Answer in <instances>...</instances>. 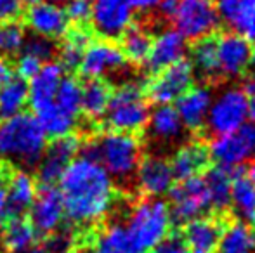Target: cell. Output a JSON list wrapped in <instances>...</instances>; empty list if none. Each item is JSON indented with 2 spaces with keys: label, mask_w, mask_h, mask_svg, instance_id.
<instances>
[{
  "label": "cell",
  "mask_w": 255,
  "mask_h": 253,
  "mask_svg": "<svg viewBox=\"0 0 255 253\" xmlns=\"http://www.w3.org/2000/svg\"><path fill=\"white\" fill-rule=\"evenodd\" d=\"M125 226L142 252L151 250L170 233L172 219L168 205L163 199L144 196L132 206Z\"/></svg>",
  "instance_id": "obj_5"
},
{
  "label": "cell",
  "mask_w": 255,
  "mask_h": 253,
  "mask_svg": "<svg viewBox=\"0 0 255 253\" xmlns=\"http://www.w3.org/2000/svg\"><path fill=\"white\" fill-rule=\"evenodd\" d=\"M215 253H255V227L240 220L226 224Z\"/></svg>",
  "instance_id": "obj_31"
},
{
  "label": "cell",
  "mask_w": 255,
  "mask_h": 253,
  "mask_svg": "<svg viewBox=\"0 0 255 253\" xmlns=\"http://www.w3.org/2000/svg\"><path fill=\"white\" fill-rule=\"evenodd\" d=\"M120 40H122L120 49L127 61L134 64H144L153 44L151 31L148 30L146 24L132 23L127 28V31L120 37Z\"/></svg>",
  "instance_id": "obj_33"
},
{
  "label": "cell",
  "mask_w": 255,
  "mask_h": 253,
  "mask_svg": "<svg viewBox=\"0 0 255 253\" xmlns=\"http://www.w3.org/2000/svg\"><path fill=\"white\" fill-rule=\"evenodd\" d=\"M21 52L33 56V58H37L40 63H49L54 56H56V45H54V42L49 40V38L33 35V37L24 40Z\"/></svg>",
  "instance_id": "obj_39"
},
{
  "label": "cell",
  "mask_w": 255,
  "mask_h": 253,
  "mask_svg": "<svg viewBox=\"0 0 255 253\" xmlns=\"http://www.w3.org/2000/svg\"><path fill=\"white\" fill-rule=\"evenodd\" d=\"M28 212H30V222L37 234H44V236L56 233L63 220L66 219L61 192L54 186L42 187V191L37 192V198Z\"/></svg>",
  "instance_id": "obj_16"
},
{
  "label": "cell",
  "mask_w": 255,
  "mask_h": 253,
  "mask_svg": "<svg viewBox=\"0 0 255 253\" xmlns=\"http://www.w3.org/2000/svg\"><path fill=\"white\" fill-rule=\"evenodd\" d=\"M249 116L254 120V123H255V95L252 97V101L249 102Z\"/></svg>",
  "instance_id": "obj_49"
},
{
  "label": "cell",
  "mask_w": 255,
  "mask_h": 253,
  "mask_svg": "<svg viewBox=\"0 0 255 253\" xmlns=\"http://www.w3.org/2000/svg\"><path fill=\"white\" fill-rule=\"evenodd\" d=\"M252 63L255 64V51H254V58H252Z\"/></svg>",
  "instance_id": "obj_53"
},
{
  "label": "cell",
  "mask_w": 255,
  "mask_h": 253,
  "mask_svg": "<svg viewBox=\"0 0 255 253\" xmlns=\"http://www.w3.org/2000/svg\"><path fill=\"white\" fill-rule=\"evenodd\" d=\"M186 40L177 30H163L153 40L149 54L144 61L148 73H158L170 64L184 59Z\"/></svg>",
  "instance_id": "obj_21"
},
{
  "label": "cell",
  "mask_w": 255,
  "mask_h": 253,
  "mask_svg": "<svg viewBox=\"0 0 255 253\" xmlns=\"http://www.w3.org/2000/svg\"><path fill=\"white\" fill-rule=\"evenodd\" d=\"M24 40H26V35H24L23 26L17 24L16 21L0 24V52L16 54L23 49Z\"/></svg>",
  "instance_id": "obj_38"
},
{
  "label": "cell",
  "mask_w": 255,
  "mask_h": 253,
  "mask_svg": "<svg viewBox=\"0 0 255 253\" xmlns=\"http://www.w3.org/2000/svg\"><path fill=\"white\" fill-rule=\"evenodd\" d=\"M247 177H249V179L252 180V182H255V162L249 167V172H247Z\"/></svg>",
  "instance_id": "obj_50"
},
{
  "label": "cell",
  "mask_w": 255,
  "mask_h": 253,
  "mask_svg": "<svg viewBox=\"0 0 255 253\" xmlns=\"http://www.w3.org/2000/svg\"><path fill=\"white\" fill-rule=\"evenodd\" d=\"M219 70L224 80L242 77L252 64L254 47L252 42L238 33H215Z\"/></svg>",
  "instance_id": "obj_14"
},
{
  "label": "cell",
  "mask_w": 255,
  "mask_h": 253,
  "mask_svg": "<svg viewBox=\"0 0 255 253\" xmlns=\"http://www.w3.org/2000/svg\"><path fill=\"white\" fill-rule=\"evenodd\" d=\"M151 253H189L181 233H168L160 243L151 248Z\"/></svg>",
  "instance_id": "obj_42"
},
{
  "label": "cell",
  "mask_w": 255,
  "mask_h": 253,
  "mask_svg": "<svg viewBox=\"0 0 255 253\" xmlns=\"http://www.w3.org/2000/svg\"><path fill=\"white\" fill-rule=\"evenodd\" d=\"M47 139L35 115L23 111L9 118H2L0 158L21 167H35L47 148Z\"/></svg>",
  "instance_id": "obj_3"
},
{
  "label": "cell",
  "mask_w": 255,
  "mask_h": 253,
  "mask_svg": "<svg viewBox=\"0 0 255 253\" xmlns=\"http://www.w3.org/2000/svg\"><path fill=\"white\" fill-rule=\"evenodd\" d=\"M212 106V92L208 85H200V87H191L177 99V111L182 125L188 130L200 132L205 128L207 116Z\"/></svg>",
  "instance_id": "obj_20"
},
{
  "label": "cell",
  "mask_w": 255,
  "mask_h": 253,
  "mask_svg": "<svg viewBox=\"0 0 255 253\" xmlns=\"http://www.w3.org/2000/svg\"><path fill=\"white\" fill-rule=\"evenodd\" d=\"M45 253H75L77 248V240L70 231H59L49 234L47 240H45Z\"/></svg>",
  "instance_id": "obj_40"
},
{
  "label": "cell",
  "mask_w": 255,
  "mask_h": 253,
  "mask_svg": "<svg viewBox=\"0 0 255 253\" xmlns=\"http://www.w3.org/2000/svg\"><path fill=\"white\" fill-rule=\"evenodd\" d=\"M191 66L193 73L202 80L203 85H217L224 82L219 70L217 49H215V33L210 37H205L202 40H196L193 44L191 51Z\"/></svg>",
  "instance_id": "obj_26"
},
{
  "label": "cell",
  "mask_w": 255,
  "mask_h": 253,
  "mask_svg": "<svg viewBox=\"0 0 255 253\" xmlns=\"http://www.w3.org/2000/svg\"><path fill=\"white\" fill-rule=\"evenodd\" d=\"M254 151H255V149H254Z\"/></svg>",
  "instance_id": "obj_54"
},
{
  "label": "cell",
  "mask_w": 255,
  "mask_h": 253,
  "mask_svg": "<svg viewBox=\"0 0 255 253\" xmlns=\"http://www.w3.org/2000/svg\"><path fill=\"white\" fill-rule=\"evenodd\" d=\"M195 73H193L191 61L181 59V61L170 64L165 70L154 73L153 78L144 87V94L148 101L156 104H170L177 101L188 88L193 87Z\"/></svg>",
  "instance_id": "obj_9"
},
{
  "label": "cell",
  "mask_w": 255,
  "mask_h": 253,
  "mask_svg": "<svg viewBox=\"0 0 255 253\" xmlns=\"http://www.w3.org/2000/svg\"><path fill=\"white\" fill-rule=\"evenodd\" d=\"M23 12V0H0V23H12Z\"/></svg>",
  "instance_id": "obj_44"
},
{
  "label": "cell",
  "mask_w": 255,
  "mask_h": 253,
  "mask_svg": "<svg viewBox=\"0 0 255 253\" xmlns=\"http://www.w3.org/2000/svg\"><path fill=\"white\" fill-rule=\"evenodd\" d=\"M146 128H148L149 137L156 144L163 146H175L179 142H182L186 130L175 108L168 104H160L154 111L149 113Z\"/></svg>",
  "instance_id": "obj_24"
},
{
  "label": "cell",
  "mask_w": 255,
  "mask_h": 253,
  "mask_svg": "<svg viewBox=\"0 0 255 253\" xmlns=\"http://www.w3.org/2000/svg\"><path fill=\"white\" fill-rule=\"evenodd\" d=\"M226 226L224 215H205L184 224L182 238L189 253H215Z\"/></svg>",
  "instance_id": "obj_18"
},
{
  "label": "cell",
  "mask_w": 255,
  "mask_h": 253,
  "mask_svg": "<svg viewBox=\"0 0 255 253\" xmlns=\"http://www.w3.org/2000/svg\"><path fill=\"white\" fill-rule=\"evenodd\" d=\"M219 21L247 40H255V0H215Z\"/></svg>",
  "instance_id": "obj_23"
},
{
  "label": "cell",
  "mask_w": 255,
  "mask_h": 253,
  "mask_svg": "<svg viewBox=\"0 0 255 253\" xmlns=\"http://www.w3.org/2000/svg\"><path fill=\"white\" fill-rule=\"evenodd\" d=\"M231 206L240 222L255 227V182L247 177L245 169L242 167L233 175Z\"/></svg>",
  "instance_id": "obj_27"
},
{
  "label": "cell",
  "mask_w": 255,
  "mask_h": 253,
  "mask_svg": "<svg viewBox=\"0 0 255 253\" xmlns=\"http://www.w3.org/2000/svg\"><path fill=\"white\" fill-rule=\"evenodd\" d=\"M249 95L242 88H228L210 106L207 116V130L214 137L238 130L249 118Z\"/></svg>",
  "instance_id": "obj_8"
},
{
  "label": "cell",
  "mask_w": 255,
  "mask_h": 253,
  "mask_svg": "<svg viewBox=\"0 0 255 253\" xmlns=\"http://www.w3.org/2000/svg\"><path fill=\"white\" fill-rule=\"evenodd\" d=\"M37 238L35 227L23 217H9L2 231V245L10 253H23L33 248Z\"/></svg>",
  "instance_id": "obj_32"
},
{
  "label": "cell",
  "mask_w": 255,
  "mask_h": 253,
  "mask_svg": "<svg viewBox=\"0 0 255 253\" xmlns=\"http://www.w3.org/2000/svg\"><path fill=\"white\" fill-rule=\"evenodd\" d=\"M89 21L103 40H117L134 21V9L127 0H92Z\"/></svg>",
  "instance_id": "obj_11"
},
{
  "label": "cell",
  "mask_w": 255,
  "mask_h": 253,
  "mask_svg": "<svg viewBox=\"0 0 255 253\" xmlns=\"http://www.w3.org/2000/svg\"><path fill=\"white\" fill-rule=\"evenodd\" d=\"M37 120L40 123L42 130L45 132V135L52 139L73 134L75 127H77V116L63 111L56 104H51L49 108L38 111Z\"/></svg>",
  "instance_id": "obj_36"
},
{
  "label": "cell",
  "mask_w": 255,
  "mask_h": 253,
  "mask_svg": "<svg viewBox=\"0 0 255 253\" xmlns=\"http://www.w3.org/2000/svg\"><path fill=\"white\" fill-rule=\"evenodd\" d=\"M177 5H179V0H160L156 9H158V14H160L161 19H172Z\"/></svg>",
  "instance_id": "obj_45"
},
{
  "label": "cell",
  "mask_w": 255,
  "mask_h": 253,
  "mask_svg": "<svg viewBox=\"0 0 255 253\" xmlns=\"http://www.w3.org/2000/svg\"><path fill=\"white\" fill-rule=\"evenodd\" d=\"M172 21L175 30L184 37V40L189 42L214 35L221 23L215 9V0H179Z\"/></svg>",
  "instance_id": "obj_7"
},
{
  "label": "cell",
  "mask_w": 255,
  "mask_h": 253,
  "mask_svg": "<svg viewBox=\"0 0 255 253\" xmlns=\"http://www.w3.org/2000/svg\"><path fill=\"white\" fill-rule=\"evenodd\" d=\"M127 59L122 52L120 45L111 40H94L84 51L82 61L78 64L82 77L87 80L91 78H106L125 70Z\"/></svg>",
  "instance_id": "obj_12"
},
{
  "label": "cell",
  "mask_w": 255,
  "mask_h": 253,
  "mask_svg": "<svg viewBox=\"0 0 255 253\" xmlns=\"http://www.w3.org/2000/svg\"><path fill=\"white\" fill-rule=\"evenodd\" d=\"M23 253H45V252H44V248H40V247H33V248H30V250H26Z\"/></svg>",
  "instance_id": "obj_52"
},
{
  "label": "cell",
  "mask_w": 255,
  "mask_h": 253,
  "mask_svg": "<svg viewBox=\"0 0 255 253\" xmlns=\"http://www.w3.org/2000/svg\"><path fill=\"white\" fill-rule=\"evenodd\" d=\"M127 2L134 10H139V12H149V10L156 9L160 0H127Z\"/></svg>",
  "instance_id": "obj_46"
},
{
  "label": "cell",
  "mask_w": 255,
  "mask_h": 253,
  "mask_svg": "<svg viewBox=\"0 0 255 253\" xmlns=\"http://www.w3.org/2000/svg\"><path fill=\"white\" fill-rule=\"evenodd\" d=\"M111 97V87L103 78H91L82 85L80 111L92 122H98L106 115Z\"/></svg>",
  "instance_id": "obj_30"
},
{
  "label": "cell",
  "mask_w": 255,
  "mask_h": 253,
  "mask_svg": "<svg viewBox=\"0 0 255 253\" xmlns=\"http://www.w3.org/2000/svg\"><path fill=\"white\" fill-rule=\"evenodd\" d=\"M14 77V70L10 66V63L7 59L0 58V85H3L5 82H9Z\"/></svg>",
  "instance_id": "obj_47"
},
{
  "label": "cell",
  "mask_w": 255,
  "mask_h": 253,
  "mask_svg": "<svg viewBox=\"0 0 255 253\" xmlns=\"http://www.w3.org/2000/svg\"><path fill=\"white\" fill-rule=\"evenodd\" d=\"M92 0H68V5L64 7V12L70 23L77 26H84L91 19Z\"/></svg>",
  "instance_id": "obj_41"
},
{
  "label": "cell",
  "mask_w": 255,
  "mask_h": 253,
  "mask_svg": "<svg viewBox=\"0 0 255 253\" xmlns=\"http://www.w3.org/2000/svg\"><path fill=\"white\" fill-rule=\"evenodd\" d=\"M57 184L64 217L80 227L101 222L117 199L113 179L94 158L85 155L77 156L66 167Z\"/></svg>",
  "instance_id": "obj_1"
},
{
  "label": "cell",
  "mask_w": 255,
  "mask_h": 253,
  "mask_svg": "<svg viewBox=\"0 0 255 253\" xmlns=\"http://www.w3.org/2000/svg\"><path fill=\"white\" fill-rule=\"evenodd\" d=\"M149 113L151 109L144 88L134 82H125L111 90L104 118L110 130L137 135L148 125Z\"/></svg>",
  "instance_id": "obj_4"
},
{
  "label": "cell",
  "mask_w": 255,
  "mask_h": 253,
  "mask_svg": "<svg viewBox=\"0 0 255 253\" xmlns=\"http://www.w3.org/2000/svg\"><path fill=\"white\" fill-rule=\"evenodd\" d=\"M240 169V167H238ZM238 169H222V167H208L205 170V182H207L208 196H210V208L217 215H226L231 208V184L233 175Z\"/></svg>",
  "instance_id": "obj_28"
},
{
  "label": "cell",
  "mask_w": 255,
  "mask_h": 253,
  "mask_svg": "<svg viewBox=\"0 0 255 253\" xmlns=\"http://www.w3.org/2000/svg\"><path fill=\"white\" fill-rule=\"evenodd\" d=\"M28 104V84L23 78H10L0 85V116L9 118L17 113H23Z\"/></svg>",
  "instance_id": "obj_35"
},
{
  "label": "cell",
  "mask_w": 255,
  "mask_h": 253,
  "mask_svg": "<svg viewBox=\"0 0 255 253\" xmlns=\"http://www.w3.org/2000/svg\"><path fill=\"white\" fill-rule=\"evenodd\" d=\"M170 198V219L172 224L184 226L189 220L203 217L210 210V196L203 177L195 175L189 179L179 180L168 191Z\"/></svg>",
  "instance_id": "obj_6"
},
{
  "label": "cell",
  "mask_w": 255,
  "mask_h": 253,
  "mask_svg": "<svg viewBox=\"0 0 255 253\" xmlns=\"http://www.w3.org/2000/svg\"><path fill=\"white\" fill-rule=\"evenodd\" d=\"M80 153L94 158L113 182L128 186L134 180L135 170L142 158V144L135 134L110 130L99 135L96 141L82 146Z\"/></svg>",
  "instance_id": "obj_2"
},
{
  "label": "cell",
  "mask_w": 255,
  "mask_h": 253,
  "mask_svg": "<svg viewBox=\"0 0 255 253\" xmlns=\"http://www.w3.org/2000/svg\"><path fill=\"white\" fill-rule=\"evenodd\" d=\"M54 104L63 111L77 116L80 113L82 104V84L75 77H63L56 92Z\"/></svg>",
  "instance_id": "obj_37"
},
{
  "label": "cell",
  "mask_w": 255,
  "mask_h": 253,
  "mask_svg": "<svg viewBox=\"0 0 255 253\" xmlns=\"http://www.w3.org/2000/svg\"><path fill=\"white\" fill-rule=\"evenodd\" d=\"M208 165H210V153H208V146L202 139L181 144L170 162L174 179L177 180L202 175Z\"/></svg>",
  "instance_id": "obj_22"
},
{
  "label": "cell",
  "mask_w": 255,
  "mask_h": 253,
  "mask_svg": "<svg viewBox=\"0 0 255 253\" xmlns=\"http://www.w3.org/2000/svg\"><path fill=\"white\" fill-rule=\"evenodd\" d=\"M91 42V33L85 28L77 26L73 30H68L66 35H64L63 44L59 47V52H57L61 59V66L68 68V70H77L82 61L84 51Z\"/></svg>",
  "instance_id": "obj_34"
},
{
  "label": "cell",
  "mask_w": 255,
  "mask_h": 253,
  "mask_svg": "<svg viewBox=\"0 0 255 253\" xmlns=\"http://www.w3.org/2000/svg\"><path fill=\"white\" fill-rule=\"evenodd\" d=\"M134 182L144 196L158 198L161 194H167L174 186V173H172L170 162L161 155L142 156L137 170H135Z\"/></svg>",
  "instance_id": "obj_15"
},
{
  "label": "cell",
  "mask_w": 255,
  "mask_h": 253,
  "mask_svg": "<svg viewBox=\"0 0 255 253\" xmlns=\"http://www.w3.org/2000/svg\"><path fill=\"white\" fill-rule=\"evenodd\" d=\"M255 149V123H243L231 134L217 135L208 146L210 160L222 169H238Z\"/></svg>",
  "instance_id": "obj_10"
},
{
  "label": "cell",
  "mask_w": 255,
  "mask_h": 253,
  "mask_svg": "<svg viewBox=\"0 0 255 253\" xmlns=\"http://www.w3.org/2000/svg\"><path fill=\"white\" fill-rule=\"evenodd\" d=\"M42 64H44V63H40L37 58H33V56L21 52V56L17 58V61H16L17 77L23 78V80H30L33 75L38 73V70L42 68Z\"/></svg>",
  "instance_id": "obj_43"
},
{
  "label": "cell",
  "mask_w": 255,
  "mask_h": 253,
  "mask_svg": "<svg viewBox=\"0 0 255 253\" xmlns=\"http://www.w3.org/2000/svg\"><path fill=\"white\" fill-rule=\"evenodd\" d=\"M7 213V187H5V177L0 173V217Z\"/></svg>",
  "instance_id": "obj_48"
},
{
  "label": "cell",
  "mask_w": 255,
  "mask_h": 253,
  "mask_svg": "<svg viewBox=\"0 0 255 253\" xmlns=\"http://www.w3.org/2000/svg\"><path fill=\"white\" fill-rule=\"evenodd\" d=\"M92 253H144L130 236L125 224H110L96 234Z\"/></svg>",
  "instance_id": "obj_29"
},
{
  "label": "cell",
  "mask_w": 255,
  "mask_h": 253,
  "mask_svg": "<svg viewBox=\"0 0 255 253\" xmlns=\"http://www.w3.org/2000/svg\"><path fill=\"white\" fill-rule=\"evenodd\" d=\"M64 77V68L59 63H44L37 75L30 78L28 84V104L35 113L54 104L56 92Z\"/></svg>",
  "instance_id": "obj_19"
},
{
  "label": "cell",
  "mask_w": 255,
  "mask_h": 253,
  "mask_svg": "<svg viewBox=\"0 0 255 253\" xmlns=\"http://www.w3.org/2000/svg\"><path fill=\"white\" fill-rule=\"evenodd\" d=\"M26 24L33 35L56 40L66 35L70 28V21L66 17L64 9L56 2H38L31 3L30 9L24 14Z\"/></svg>",
  "instance_id": "obj_17"
},
{
  "label": "cell",
  "mask_w": 255,
  "mask_h": 253,
  "mask_svg": "<svg viewBox=\"0 0 255 253\" xmlns=\"http://www.w3.org/2000/svg\"><path fill=\"white\" fill-rule=\"evenodd\" d=\"M7 215L23 217L37 198V180L26 170H14L5 179Z\"/></svg>",
  "instance_id": "obj_25"
},
{
  "label": "cell",
  "mask_w": 255,
  "mask_h": 253,
  "mask_svg": "<svg viewBox=\"0 0 255 253\" xmlns=\"http://www.w3.org/2000/svg\"><path fill=\"white\" fill-rule=\"evenodd\" d=\"M28 3H38V2H56V3H59V2H68V0H26Z\"/></svg>",
  "instance_id": "obj_51"
},
{
  "label": "cell",
  "mask_w": 255,
  "mask_h": 253,
  "mask_svg": "<svg viewBox=\"0 0 255 253\" xmlns=\"http://www.w3.org/2000/svg\"><path fill=\"white\" fill-rule=\"evenodd\" d=\"M82 139L75 134L54 139L45 148L40 162H38L37 175L42 186H54L61 179L66 167L80 155Z\"/></svg>",
  "instance_id": "obj_13"
}]
</instances>
